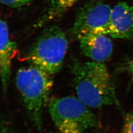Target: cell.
<instances>
[{
  "label": "cell",
  "mask_w": 133,
  "mask_h": 133,
  "mask_svg": "<svg viewBox=\"0 0 133 133\" xmlns=\"http://www.w3.org/2000/svg\"><path fill=\"white\" fill-rule=\"evenodd\" d=\"M129 69H130V71H131L132 75L133 76V60L130 63Z\"/></svg>",
  "instance_id": "13"
},
{
  "label": "cell",
  "mask_w": 133,
  "mask_h": 133,
  "mask_svg": "<svg viewBox=\"0 0 133 133\" xmlns=\"http://www.w3.org/2000/svg\"><path fill=\"white\" fill-rule=\"evenodd\" d=\"M77 38L82 53L93 61L103 63L112 54L113 43L107 34L90 33Z\"/></svg>",
  "instance_id": "6"
},
{
  "label": "cell",
  "mask_w": 133,
  "mask_h": 133,
  "mask_svg": "<svg viewBox=\"0 0 133 133\" xmlns=\"http://www.w3.org/2000/svg\"><path fill=\"white\" fill-rule=\"evenodd\" d=\"M122 133H133V114L127 116L124 124Z\"/></svg>",
  "instance_id": "11"
},
{
  "label": "cell",
  "mask_w": 133,
  "mask_h": 133,
  "mask_svg": "<svg viewBox=\"0 0 133 133\" xmlns=\"http://www.w3.org/2000/svg\"><path fill=\"white\" fill-rule=\"evenodd\" d=\"M50 74L37 66L23 68L17 72L16 84L34 123L41 128L43 109L53 86Z\"/></svg>",
  "instance_id": "2"
},
{
  "label": "cell",
  "mask_w": 133,
  "mask_h": 133,
  "mask_svg": "<svg viewBox=\"0 0 133 133\" xmlns=\"http://www.w3.org/2000/svg\"><path fill=\"white\" fill-rule=\"evenodd\" d=\"M69 46L66 34L59 27L44 29L29 53V61L51 75L61 69Z\"/></svg>",
  "instance_id": "4"
},
{
  "label": "cell",
  "mask_w": 133,
  "mask_h": 133,
  "mask_svg": "<svg viewBox=\"0 0 133 133\" xmlns=\"http://www.w3.org/2000/svg\"><path fill=\"white\" fill-rule=\"evenodd\" d=\"M77 97L67 96L51 100L49 110L59 133H83L97 126L96 116Z\"/></svg>",
  "instance_id": "3"
},
{
  "label": "cell",
  "mask_w": 133,
  "mask_h": 133,
  "mask_svg": "<svg viewBox=\"0 0 133 133\" xmlns=\"http://www.w3.org/2000/svg\"><path fill=\"white\" fill-rule=\"evenodd\" d=\"M16 48V43L10 38L8 24L0 20V79L4 92L8 89Z\"/></svg>",
  "instance_id": "8"
},
{
  "label": "cell",
  "mask_w": 133,
  "mask_h": 133,
  "mask_svg": "<svg viewBox=\"0 0 133 133\" xmlns=\"http://www.w3.org/2000/svg\"><path fill=\"white\" fill-rule=\"evenodd\" d=\"M0 133H14L12 130L7 126L2 125L0 128Z\"/></svg>",
  "instance_id": "12"
},
{
  "label": "cell",
  "mask_w": 133,
  "mask_h": 133,
  "mask_svg": "<svg viewBox=\"0 0 133 133\" xmlns=\"http://www.w3.org/2000/svg\"><path fill=\"white\" fill-rule=\"evenodd\" d=\"M107 34L113 38L133 37V6L120 2L111 9Z\"/></svg>",
  "instance_id": "7"
},
{
  "label": "cell",
  "mask_w": 133,
  "mask_h": 133,
  "mask_svg": "<svg viewBox=\"0 0 133 133\" xmlns=\"http://www.w3.org/2000/svg\"><path fill=\"white\" fill-rule=\"evenodd\" d=\"M32 0H0V4L12 8H20L28 4Z\"/></svg>",
  "instance_id": "10"
},
{
  "label": "cell",
  "mask_w": 133,
  "mask_h": 133,
  "mask_svg": "<svg viewBox=\"0 0 133 133\" xmlns=\"http://www.w3.org/2000/svg\"></svg>",
  "instance_id": "14"
},
{
  "label": "cell",
  "mask_w": 133,
  "mask_h": 133,
  "mask_svg": "<svg viewBox=\"0 0 133 133\" xmlns=\"http://www.w3.org/2000/svg\"><path fill=\"white\" fill-rule=\"evenodd\" d=\"M111 9L102 0H91L77 10L72 28L76 38L90 33L107 34Z\"/></svg>",
  "instance_id": "5"
},
{
  "label": "cell",
  "mask_w": 133,
  "mask_h": 133,
  "mask_svg": "<svg viewBox=\"0 0 133 133\" xmlns=\"http://www.w3.org/2000/svg\"><path fill=\"white\" fill-rule=\"evenodd\" d=\"M77 97L89 108L118 104L114 83L103 63L75 61L71 65Z\"/></svg>",
  "instance_id": "1"
},
{
  "label": "cell",
  "mask_w": 133,
  "mask_h": 133,
  "mask_svg": "<svg viewBox=\"0 0 133 133\" xmlns=\"http://www.w3.org/2000/svg\"><path fill=\"white\" fill-rule=\"evenodd\" d=\"M79 0H50L48 6L35 26L40 27L57 19Z\"/></svg>",
  "instance_id": "9"
}]
</instances>
